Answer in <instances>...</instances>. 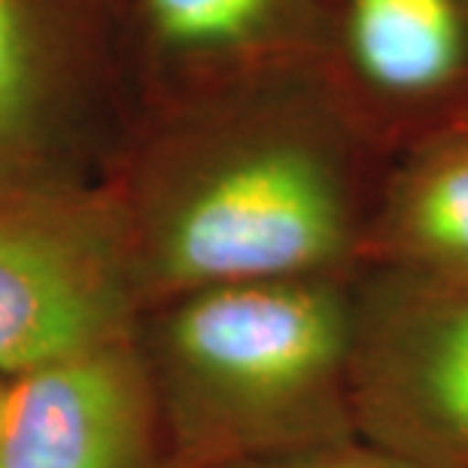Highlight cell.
I'll return each instance as SVG.
<instances>
[{"instance_id": "cell-1", "label": "cell", "mask_w": 468, "mask_h": 468, "mask_svg": "<svg viewBox=\"0 0 468 468\" xmlns=\"http://www.w3.org/2000/svg\"><path fill=\"white\" fill-rule=\"evenodd\" d=\"M387 162L320 68H298L137 101L98 180L149 311L210 286L362 271Z\"/></svg>"}, {"instance_id": "cell-2", "label": "cell", "mask_w": 468, "mask_h": 468, "mask_svg": "<svg viewBox=\"0 0 468 468\" xmlns=\"http://www.w3.org/2000/svg\"><path fill=\"white\" fill-rule=\"evenodd\" d=\"M356 274L210 286L149 307L137 350L162 468H247L359 438Z\"/></svg>"}, {"instance_id": "cell-3", "label": "cell", "mask_w": 468, "mask_h": 468, "mask_svg": "<svg viewBox=\"0 0 468 468\" xmlns=\"http://www.w3.org/2000/svg\"><path fill=\"white\" fill-rule=\"evenodd\" d=\"M144 314L104 180L0 183V378L131 338Z\"/></svg>"}, {"instance_id": "cell-4", "label": "cell", "mask_w": 468, "mask_h": 468, "mask_svg": "<svg viewBox=\"0 0 468 468\" xmlns=\"http://www.w3.org/2000/svg\"><path fill=\"white\" fill-rule=\"evenodd\" d=\"M131 110L125 0H0V183L98 180Z\"/></svg>"}, {"instance_id": "cell-5", "label": "cell", "mask_w": 468, "mask_h": 468, "mask_svg": "<svg viewBox=\"0 0 468 468\" xmlns=\"http://www.w3.org/2000/svg\"><path fill=\"white\" fill-rule=\"evenodd\" d=\"M353 389L359 438L414 468H468V280L362 268Z\"/></svg>"}, {"instance_id": "cell-6", "label": "cell", "mask_w": 468, "mask_h": 468, "mask_svg": "<svg viewBox=\"0 0 468 468\" xmlns=\"http://www.w3.org/2000/svg\"><path fill=\"white\" fill-rule=\"evenodd\" d=\"M320 73L387 155L468 116V0H325Z\"/></svg>"}, {"instance_id": "cell-7", "label": "cell", "mask_w": 468, "mask_h": 468, "mask_svg": "<svg viewBox=\"0 0 468 468\" xmlns=\"http://www.w3.org/2000/svg\"><path fill=\"white\" fill-rule=\"evenodd\" d=\"M0 468H162L137 332L6 378Z\"/></svg>"}, {"instance_id": "cell-8", "label": "cell", "mask_w": 468, "mask_h": 468, "mask_svg": "<svg viewBox=\"0 0 468 468\" xmlns=\"http://www.w3.org/2000/svg\"><path fill=\"white\" fill-rule=\"evenodd\" d=\"M325 0H125L134 104L320 68Z\"/></svg>"}, {"instance_id": "cell-9", "label": "cell", "mask_w": 468, "mask_h": 468, "mask_svg": "<svg viewBox=\"0 0 468 468\" xmlns=\"http://www.w3.org/2000/svg\"><path fill=\"white\" fill-rule=\"evenodd\" d=\"M362 268L468 280V128L438 131L389 155Z\"/></svg>"}, {"instance_id": "cell-10", "label": "cell", "mask_w": 468, "mask_h": 468, "mask_svg": "<svg viewBox=\"0 0 468 468\" xmlns=\"http://www.w3.org/2000/svg\"><path fill=\"white\" fill-rule=\"evenodd\" d=\"M247 468H414V465L387 453L378 444L365 441V438H350V441L316 447V451L292 453L283 456V460H268Z\"/></svg>"}, {"instance_id": "cell-11", "label": "cell", "mask_w": 468, "mask_h": 468, "mask_svg": "<svg viewBox=\"0 0 468 468\" xmlns=\"http://www.w3.org/2000/svg\"><path fill=\"white\" fill-rule=\"evenodd\" d=\"M4 405H6V378H0V420H4Z\"/></svg>"}, {"instance_id": "cell-12", "label": "cell", "mask_w": 468, "mask_h": 468, "mask_svg": "<svg viewBox=\"0 0 468 468\" xmlns=\"http://www.w3.org/2000/svg\"><path fill=\"white\" fill-rule=\"evenodd\" d=\"M453 128H456V125H453ZM460 128H468V116H465V119L460 122Z\"/></svg>"}]
</instances>
